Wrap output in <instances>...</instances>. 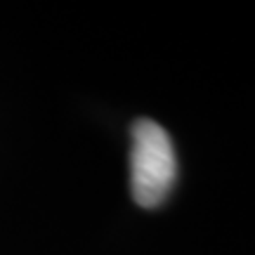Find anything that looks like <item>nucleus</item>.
Returning a JSON list of instances; mask_svg holds the SVG:
<instances>
[{
  "label": "nucleus",
  "mask_w": 255,
  "mask_h": 255,
  "mask_svg": "<svg viewBox=\"0 0 255 255\" xmlns=\"http://www.w3.org/2000/svg\"><path fill=\"white\" fill-rule=\"evenodd\" d=\"M177 180V158L170 135L151 119L132 126L130 149V187L132 199L142 208L161 206Z\"/></svg>",
  "instance_id": "f257e3e1"
}]
</instances>
